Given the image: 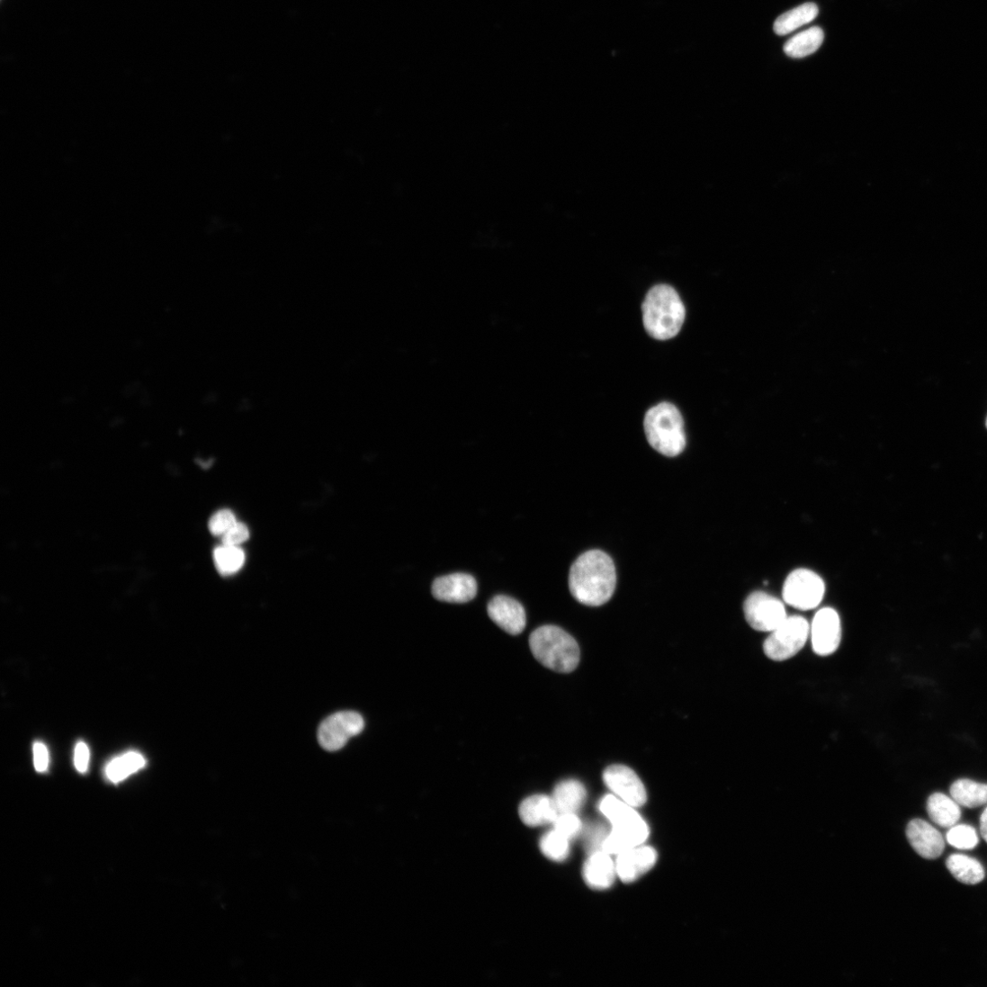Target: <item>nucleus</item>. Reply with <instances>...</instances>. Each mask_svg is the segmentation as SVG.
Listing matches in <instances>:
<instances>
[{
  "label": "nucleus",
  "mask_w": 987,
  "mask_h": 987,
  "mask_svg": "<svg viewBox=\"0 0 987 987\" xmlns=\"http://www.w3.org/2000/svg\"><path fill=\"white\" fill-rule=\"evenodd\" d=\"M616 587L615 566L609 555L593 550L580 555L569 575L571 596L588 606H601L614 596Z\"/></svg>",
  "instance_id": "nucleus-1"
},
{
  "label": "nucleus",
  "mask_w": 987,
  "mask_h": 987,
  "mask_svg": "<svg viewBox=\"0 0 987 987\" xmlns=\"http://www.w3.org/2000/svg\"><path fill=\"white\" fill-rule=\"evenodd\" d=\"M602 814L611 822L613 829L606 839L603 851L619 855L642 846L649 838L650 830L645 821L622 799L608 794L600 803Z\"/></svg>",
  "instance_id": "nucleus-2"
},
{
  "label": "nucleus",
  "mask_w": 987,
  "mask_h": 987,
  "mask_svg": "<svg viewBox=\"0 0 987 987\" xmlns=\"http://www.w3.org/2000/svg\"><path fill=\"white\" fill-rule=\"evenodd\" d=\"M647 332L659 340L676 336L685 321L686 310L676 290L668 284L654 286L642 306Z\"/></svg>",
  "instance_id": "nucleus-3"
},
{
  "label": "nucleus",
  "mask_w": 987,
  "mask_h": 987,
  "mask_svg": "<svg viewBox=\"0 0 987 987\" xmlns=\"http://www.w3.org/2000/svg\"><path fill=\"white\" fill-rule=\"evenodd\" d=\"M530 648L541 664L556 672H572L579 662L578 643L570 634L556 625H543L533 632Z\"/></svg>",
  "instance_id": "nucleus-4"
},
{
  "label": "nucleus",
  "mask_w": 987,
  "mask_h": 987,
  "mask_svg": "<svg viewBox=\"0 0 987 987\" xmlns=\"http://www.w3.org/2000/svg\"><path fill=\"white\" fill-rule=\"evenodd\" d=\"M650 444L668 457L680 454L686 445L684 421L675 405L662 402L649 410L644 421Z\"/></svg>",
  "instance_id": "nucleus-5"
},
{
  "label": "nucleus",
  "mask_w": 987,
  "mask_h": 987,
  "mask_svg": "<svg viewBox=\"0 0 987 987\" xmlns=\"http://www.w3.org/2000/svg\"><path fill=\"white\" fill-rule=\"evenodd\" d=\"M809 634L810 624L805 618L798 615L787 616L767 638L764 652L771 660H788L803 650Z\"/></svg>",
  "instance_id": "nucleus-6"
},
{
  "label": "nucleus",
  "mask_w": 987,
  "mask_h": 987,
  "mask_svg": "<svg viewBox=\"0 0 987 987\" xmlns=\"http://www.w3.org/2000/svg\"><path fill=\"white\" fill-rule=\"evenodd\" d=\"M823 579L814 571L798 569L789 574L783 589L785 602L792 607L808 611L818 607L825 596Z\"/></svg>",
  "instance_id": "nucleus-7"
},
{
  "label": "nucleus",
  "mask_w": 987,
  "mask_h": 987,
  "mask_svg": "<svg viewBox=\"0 0 987 987\" xmlns=\"http://www.w3.org/2000/svg\"><path fill=\"white\" fill-rule=\"evenodd\" d=\"M749 625L759 632L771 633L788 616L784 603L765 592L750 594L743 605Z\"/></svg>",
  "instance_id": "nucleus-8"
},
{
  "label": "nucleus",
  "mask_w": 987,
  "mask_h": 987,
  "mask_svg": "<svg viewBox=\"0 0 987 987\" xmlns=\"http://www.w3.org/2000/svg\"><path fill=\"white\" fill-rule=\"evenodd\" d=\"M364 726L363 716L356 712L336 713L320 724L318 732L319 742L328 751L339 750L350 739L359 735Z\"/></svg>",
  "instance_id": "nucleus-9"
},
{
  "label": "nucleus",
  "mask_w": 987,
  "mask_h": 987,
  "mask_svg": "<svg viewBox=\"0 0 987 987\" xmlns=\"http://www.w3.org/2000/svg\"><path fill=\"white\" fill-rule=\"evenodd\" d=\"M812 648L821 657L834 654L840 646L842 638L841 621L838 612L832 608L821 609L810 624L809 634Z\"/></svg>",
  "instance_id": "nucleus-10"
},
{
  "label": "nucleus",
  "mask_w": 987,
  "mask_h": 987,
  "mask_svg": "<svg viewBox=\"0 0 987 987\" xmlns=\"http://www.w3.org/2000/svg\"><path fill=\"white\" fill-rule=\"evenodd\" d=\"M603 779L606 785L628 804L641 807L646 803V788L631 768L622 765L611 766L604 772Z\"/></svg>",
  "instance_id": "nucleus-11"
},
{
  "label": "nucleus",
  "mask_w": 987,
  "mask_h": 987,
  "mask_svg": "<svg viewBox=\"0 0 987 987\" xmlns=\"http://www.w3.org/2000/svg\"><path fill=\"white\" fill-rule=\"evenodd\" d=\"M432 593L435 599L451 604L472 601L478 593L476 579L468 573H453L435 579Z\"/></svg>",
  "instance_id": "nucleus-12"
},
{
  "label": "nucleus",
  "mask_w": 987,
  "mask_h": 987,
  "mask_svg": "<svg viewBox=\"0 0 987 987\" xmlns=\"http://www.w3.org/2000/svg\"><path fill=\"white\" fill-rule=\"evenodd\" d=\"M490 619L502 630L512 635L524 632L527 624L526 612L516 600L498 596L488 606Z\"/></svg>",
  "instance_id": "nucleus-13"
},
{
  "label": "nucleus",
  "mask_w": 987,
  "mask_h": 987,
  "mask_svg": "<svg viewBox=\"0 0 987 987\" xmlns=\"http://www.w3.org/2000/svg\"><path fill=\"white\" fill-rule=\"evenodd\" d=\"M907 839L916 853L926 859H937L945 850L942 834L922 820L911 821L906 830Z\"/></svg>",
  "instance_id": "nucleus-14"
},
{
  "label": "nucleus",
  "mask_w": 987,
  "mask_h": 987,
  "mask_svg": "<svg viewBox=\"0 0 987 987\" xmlns=\"http://www.w3.org/2000/svg\"><path fill=\"white\" fill-rule=\"evenodd\" d=\"M657 852L651 847H635L619 854L616 874L625 884H630L647 874L657 862Z\"/></svg>",
  "instance_id": "nucleus-15"
},
{
  "label": "nucleus",
  "mask_w": 987,
  "mask_h": 987,
  "mask_svg": "<svg viewBox=\"0 0 987 987\" xmlns=\"http://www.w3.org/2000/svg\"><path fill=\"white\" fill-rule=\"evenodd\" d=\"M522 821L530 827L554 823L559 812L552 796L536 794L526 798L519 806Z\"/></svg>",
  "instance_id": "nucleus-16"
},
{
  "label": "nucleus",
  "mask_w": 987,
  "mask_h": 987,
  "mask_svg": "<svg viewBox=\"0 0 987 987\" xmlns=\"http://www.w3.org/2000/svg\"><path fill=\"white\" fill-rule=\"evenodd\" d=\"M616 866L605 851L592 854L585 865L584 877L587 884L596 890H606L615 882Z\"/></svg>",
  "instance_id": "nucleus-17"
},
{
  "label": "nucleus",
  "mask_w": 987,
  "mask_h": 987,
  "mask_svg": "<svg viewBox=\"0 0 987 987\" xmlns=\"http://www.w3.org/2000/svg\"><path fill=\"white\" fill-rule=\"evenodd\" d=\"M929 817L941 828L950 829L961 819L960 804L951 796L935 793L927 801Z\"/></svg>",
  "instance_id": "nucleus-18"
},
{
  "label": "nucleus",
  "mask_w": 987,
  "mask_h": 987,
  "mask_svg": "<svg viewBox=\"0 0 987 987\" xmlns=\"http://www.w3.org/2000/svg\"><path fill=\"white\" fill-rule=\"evenodd\" d=\"M552 797L559 814L576 812L586 802L587 790L579 781L565 780L556 785Z\"/></svg>",
  "instance_id": "nucleus-19"
},
{
  "label": "nucleus",
  "mask_w": 987,
  "mask_h": 987,
  "mask_svg": "<svg viewBox=\"0 0 987 987\" xmlns=\"http://www.w3.org/2000/svg\"><path fill=\"white\" fill-rule=\"evenodd\" d=\"M949 873L963 884L975 885L982 883L985 873L983 865L974 857L954 854L947 860Z\"/></svg>",
  "instance_id": "nucleus-20"
},
{
  "label": "nucleus",
  "mask_w": 987,
  "mask_h": 987,
  "mask_svg": "<svg viewBox=\"0 0 987 987\" xmlns=\"http://www.w3.org/2000/svg\"><path fill=\"white\" fill-rule=\"evenodd\" d=\"M824 38L821 28L812 27L787 40L784 50L787 56L800 59L815 53L821 47Z\"/></svg>",
  "instance_id": "nucleus-21"
},
{
  "label": "nucleus",
  "mask_w": 987,
  "mask_h": 987,
  "mask_svg": "<svg viewBox=\"0 0 987 987\" xmlns=\"http://www.w3.org/2000/svg\"><path fill=\"white\" fill-rule=\"evenodd\" d=\"M819 12L815 4H804L781 15L775 22L774 31L779 36L787 35L814 21Z\"/></svg>",
  "instance_id": "nucleus-22"
},
{
  "label": "nucleus",
  "mask_w": 987,
  "mask_h": 987,
  "mask_svg": "<svg viewBox=\"0 0 987 987\" xmlns=\"http://www.w3.org/2000/svg\"><path fill=\"white\" fill-rule=\"evenodd\" d=\"M951 796L962 806L976 808L987 803V784L959 779L950 788Z\"/></svg>",
  "instance_id": "nucleus-23"
},
{
  "label": "nucleus",
  "mask_w": 987,
  "mask_h": 987,
  "mask_svg": "<svg viewBox=\"0 0 987 987\" xmlns=\"http://www.w3.org/2000/svg\"><path fill=\"white\" fill-rule=\"evenodd\" d=\"M146 759L139 752L130 751L112 760L105 767L109 781L118 784L146 767Z\"/></svg>",
  "instance_id": "nucleus-24"
},
{
  "label": "nucleus",
  "mask_w": 987,
  "mask_h": 987,
  "mask_svg": "<svg viewBox=\"0 0 987 987\" xmlns=\"http://www.w3.org/2000/svg\"><path fill=\"white\" fill-rule=\"evenodd\" d=\"M217 570L222 575H231L242 569L246 561V555L238 546L222 544L213 553Z\"/></svg>",
  "instance_id": "nucleus-25"
},
{
  "label": "nucleus",
  "mask_w": 987,
  "mask_h": 987,
  "mask_svg": "<svg viewBox=\"0 0 987 987\" xmlns=\"http://www.w3.org/2000/svg\"><path fill=\"white\" fill-rule=\"evenodd\" d=\"M541 849L548 858L563 861L570 854L569 839L554 830L543 837Z\"/></svg>",
  "instance_id": "nucleus-26"
},
{
  "label": "nucleus",
  "mask_w": 987,
  "mask_h": 987,
  "mask_svg": "<svg viewBox=\"0 0 987 987\" xmlns=\"http://www.w3.org/2000/svg\"><path fill=\"white\" fill-rule=\"evenodd\" d=\"M947 839L949 845L962 850L974 849L979 843L975 830L968 825H956L950 828Z\"/></svg>",
  "instance_id": "nucleus-27"
},
{
  "label": "nucleus",
  "mask_w": 987,
  "mask_h": 987,
  "mask_svg": "<svg viewBox=\"0 0 987 987\" xmlns=\"http://www.w3.org/2000/svg\"><path fill=\"white\" fill-rule=\"evenodd\" d=\"M236 515L230 510L222 509L216 512L209 521V530L215 536H223L232 526L237 524Z\"/></svg>",
  "instance_id": "nucleus-28"
},
{
  "label": "nucleus",
  "mask_w": 987,
  "mask_h": 987,
  "mask_svg": "<svg viewBox=\"0 0 987 987\" xmlns=\"http://www.w3.org/2000/svg\"><path fill=\"white\" fill-rule=\"evenodd\" d=\"M553 824L555 826L554 830L569 840L577 837L583 828L582 822L575 815V812L559 814Z\"/></svg>",
  "instance_id": "nucleus-29"
},
{
  "label": "nucleus",
  "mask_w": 987,
  "mask_h": 987,
  "mask_svg": "<svg viewBox=\"0 0 987 987\" xmlns=\"http://www.w3.org/2000/svg\"><path fill=\"white\" fill-rule=\"evenodd\" d=\"M250 537V532L247 525L237 522L223 536L222 544L229 546H240Z\"/></svg>",
  "instance_id": "nucleus-30"
},
{
  "label": "nucleus",
  "mask_w": 987,
  "mask_h": 987,
  "mask_svg": "<svg viewBox=\"0 0 987 987\" xmlns=\"http://www.w3.org/2000/svg\"><path fill=\"white\" fill-rule=\"evenodd\" d=\"M90 761V750L84 741L76 744L75 750V766L79 773H86Z\"/></svg>",
  "instance_id": "nucleus-31"
},
{
  "label": "nucleus",
  "mask_w": 987,
  "mask_h": 987,
  "mask_svg": "<svg viewBox=\"0 0 987 987\" xmlns=\"http://www.w3.org/2000/svg\"><path fill=\"white\" fill-rule=\"evenodd\" d=\"M34 767L37 772L44 773L49 767V752L46 746L37 741L33 745Z\"/></svg>",
  "instance_id": "nucleus-32"
},
{
  "label": "nucleus",
  "mask_w": 987,
  "mask_h": 987,
  "mask_svg": "<svg viewBox=\"0 0 987 987\" xmlns=\"http://www.w3.org/2000/svg\"><path fill=\"white\" fill-rule=\"evenodd\" d=\"M980 830L983 839L987 843V807L984 809L981 816Z\"/></svg>",
  "instance_id": "nucleus-33"
},
{
  "label": "nucleus",
  "mask_w": 987,
  "mask_h": 987,
  "mask_svg": "<svg viewBox=\"0 0 987 987\" xmlns=\"http://www.w3.org/2000/svg\"><path fill=\"white\" fill-rule=\"evenodd\" d=\"M986 428H987V419H986Z\"/></svg>",
  "instance_id": "nucleus-34"
}]
</instances>
